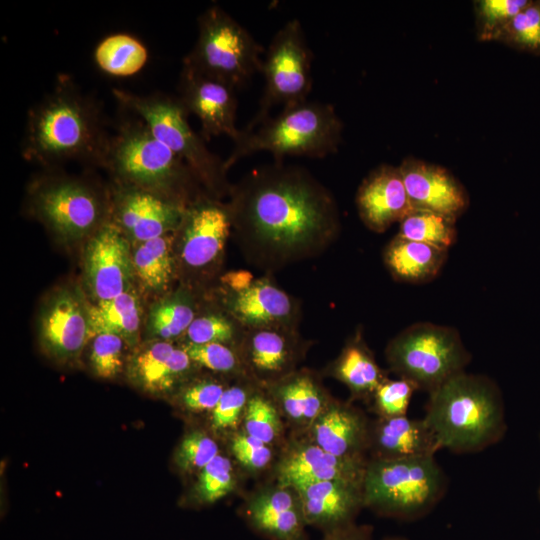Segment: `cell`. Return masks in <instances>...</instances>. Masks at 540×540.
Segmentation results:
<instances>
[{"instance_id":"cell-1","label":"cell","mask_w":540,"mask_h":540,"mask_svg":"<svg viewBox=\"0 0 540 540\" xmlns=\"http://www.w3.org/2000/svg\"><path fill=\"white\" fill-rule=\"evenodd\" d=\"M228 195L236 242L266 274L321 255L339 236L334 196L303 167L274 161L244 175Z\"/></svg>"},{"instance_id":"cell-2","label":"cell","mask_w":540,"mask_h":540,"mask_svg":"<svg viewBox=\"0 0 540 540\" xmlns=\"http://www.w3.org/2000/svg\"><path fill=\"white\" fill-rule=\"evenodd\" d=\"M110 138L99 102L60 74L28 111L21 155L44 168L69 160L104 167Z\"/></svg>"},{"instance_id":"cell-3","label":"cell","mask_w":540,"mask_h":540,"mask_svg":"<svg viewBox=\"0 0 540 540\" xmlns=\"http://www.w3.org/2000/svg\"><path fill=\"white\" fill-rule=\"evenodd\" d=\"M441 448L478 452L499 441L506 430L504 402L489 377L465 371L429 393L423 418Z\"/></svg>"},{"instance_id":"cell-4","label":"cell","mask_w":540,"mask_h":540,"mask_svg":"<svg viewBox=\"0 0 540 540\" xmlns=\"http://www.w3.org/2000/svg\"><path fill=\"white\" fill-rule=\"evenodd\" d=\"M120 108L122 113L111 134L104 164L115 182L156 193L186 207L209 195L201 191L203 186L192 169L160 142L140 117Z\"/></svg>"},{"instance_id":"cell-5","label":"cell","mask_w":540,"mask_h":540,"mask_svg":"<svg viewBox=\"0 0 540 540\" xmlns=\"http://www.w3.org/2000/svg\"><path fill=\"white\" fill-rule=\"evenodd\" d=\"M342 132V121L332 105L307 100L240 130L224 166L228 172L240 159L263 151L270 152L274 161L286 156L323 158L338 150Z\"/></svg>"},{"instance_id":"cell-6","label":"cell","mask_w":540,"mask_h":540,"mask_svg":"<svg viewBox=\"0 0 540 540\" xmlns=\"http://www.w3.org/2000/svg\"><path fill=\"white\" fill-rule=\"evenodd\" d=\"M112 94L120 107L140 117L152 134L192 169L207 194L219 200L229 193L232 184L226 177L224 160L191 128L177 96L162 92L141 95L119 88H113Z\"/></svg>"},{"instance_id":"cell-7","label":"cell","mask_w":540,"mask_h":540,"mask_svg":"<svg viewBox=\"0 0 540 540\" xmlns=\"http://www.w3.org/2000/svg\"><path fill=\"white\" fill-rule=\"evenodd\" d=\"M362 486L364 507L380 516L412 520L441 500L447 478L434 456L368 459Z\"/></svg>"},{"instance_id":"cell-8","label":"cell","mask_w":540,"mask_h":540,"mask_svg":"<svg viewBox=\"0 0 540 540\" xmlns=\"http://www.w3.org/2000/svg\"><path fill=\"white\" fill-rule=\"evenodd\" d=\"M385 357L393 373L428 393L463 372L471 361L457 329L431 322L414 323L396 334Z\"/></svg>"},{"instance_id":"cell-9","label":"cell","mask_w":540,"mask_h":540,"mask_svg":"<svg viewBox=\"0 0 540 540\" xmlns=\"http://www.w3.org/2000/svg\"><path fill=\"white\" fill-rule=\"evenodd\" d=\"M197 25V40L182 65L236 89L261 73L263 47L222 7H208Z\"/></svg>"},{"instance_id":"cell-10","label":"cell","mask_w":540,"mask_h":540,"mask_svg":"<svg viewBox=\"0 0 540 540\" xmlns=\"http://www.w3.org/2000/svg\"><path fill=\"white\" fill-rule=\"evenodd\" d=\"M45 169L30 188L29 204L33 214L59 238L78 241L110 220L111 196L86 179Z\"/></svg>"},{"instance_id":"cell-11","label":"cell","mask_w":540,"mask_h":540,"mask_svg":"<svg viewBox=\"0 0 540 540\" xmlns=\"http://www.w3.org/2000/svg\"><path fill=\"white\" fill-rule=\"evenodd\" d=\"M312 55L301 23L291 19L272 38L265 51L261 73L264 90L259 109L246 128L268 118L276 105L284 107L307 101L312 88Z\"/></svg>"},{"instance_id":"cell-12","label":"cell","mask_w":540,"mask_h":540,"mask_svg":"<svg viewBox=\"0 0 540 540\" xmlns=\"http://www.w3.org/2000/svg\"><path fill=\"white\" fill-rule=\"evenodd\" d=\"M232 224L226 204L209 195L186 208L175 231L177 267L192 279L213 275L221 266Z\"/></svg>"},{"instance_id":"cell-13","label":"cell","mask_w":540,"mask_h":540,"mask_svg":"<svg viewBox=\"0 0 540 540\" xmlns=\"http://www.w3.org/2000/svg\"><path fill=\"white\" fill-rule=\"evenodd\" d=\"M111 216L129 241L137 244L175 232L186 206L156 193L115 182L110 193Z\"/></svg>"},{"instance_id":"cell-14","label":"cell","mask_w":540,"mask_h":540,"mask_svg":"<svg viewBox=\"0 0 540 540\" xmlns=\"http://www.w3.org/2000/svg\"><path fill=\"white\" fill-rule=\"evenodd\" d=\"M220 304L245 329L298 330L301 304L267 274L239 288L223 286Z\"/></svg>"},{"instance_id":"cell-15","label":"cell","mask_w":540,"mask_h":540,"mask_svg":"<svg viewBox=\"0 0 540 540\" xmlns=\"http://www.w3.org/2000/svg\"><path fill=\"white\" fill-rule=\"evenodd\" d=\"M311 344L299 330L246 329L238 351L247 377L266 388L296 371Z\"/></svg>"},{"instance_id":"cell-16","label":"cell","mask_w":540,"mask_h":540,"mask_svg":"<svg viewBox=\"0 0 540 540\" xmlns=\"http://www.w3.org/2000/svg\"><path fill=\"white\" fill-rule=\"evenodd\" d=\"M84 272L86 285L97 302L113 299L130 290L134 270L129 239L111 220L89 239Z\"/></svg>"},{"instance_id":"cell-17","label":"cell","mask_w":540,"mask_h":540,"mask_svg":"<svg viewBox=\"0 0 540 540\" xmlns=\"http://www.w3.org/2000/svg\"><path fill=\"white\" fill-rule=\"evenodd\" d=\"M38 333L53 359L66 362L79 356L93 333L88 305L75 289L63 288L49 297L39 315Z\"/></svg>"},{"instance_id":"cell-18","label":"cell","mask_w":540,"mask_h":540,"mask_svg":"<svg viewBox=\"0 0 540 540\" xmlns=\"http://www.w3.org/2000/svg\"><path fill=\"white\" fill-rule=\"evenodd\" d=\"M178 90L177 97L185 111L199 119L205 140L220 135H227L233 141L238 138L235 87L182 65Z\"/></svg>"},{"instance_id":"cell-19","label":"cell","mask_w":540,"mask_h":540,"mask_svg":"<svg viewBox=\"0 0 540 540\" xmlns=\"http://www.w3.org/2000/svg\"><path fill=\"white\" fill-rule=\"evenodd\" d=\"M368 458H343L332 455L308 437L288 443L279 458L277 483L294 489L330 481H363Z\"/></svg>"},{"instance_id":"cell-20","label":"cell","mask_w":540,"mask_h":540,"mask_svg":"<svg viewBox=\"0 0 540 540\" xmlns=\"http://www.w3.org/2000/svg\"><path fill=\"white\" fill-rule=\"evenodd\" d=\"M242 516L268 540H308L300 496L292 487L277 483L259 489L245 501Z\"/></svg>"},{"instance_id":"cell-21","label":"cell","mask_w":540,"mask_h":540,"mask_svg":"<svg viewBox=\"0 0 540 540\" xmlns=\"http://www.w3.org/2000/svg\"><path fill=\"white\" fill-rule=\"evenodd\" d=\"M398 168L414 209L456 220L468 208L466 189L447 169L413 157L405 158Z\"/></svg>"},{"instance_id":"cell-22","label":"cell","mask_w":540,"mask_h":540,"mask_svg":"<svg viewBox=\"0 0 540 540\" xmlns=\"http://www.w3.org/2000/svg\"><path fill=\"white\" fill-rule=\"evenodd\" d=\"M355 200L361 221L376 233L400 223L414 210L399 168L387 164L378 166L363 179Z\"/></svg>"},{"instance_id":"cell-23","label":"cell","mask_w":540,"mask_h":540,"mask_svg":"<svg viewBox=\"0 0 540 540\" xmlns=\"http://www.w3.org/2000/svg\"><path fill=\"white\" fill-rule=\"evenodd\" d=\"M198 367L181 346L153 340L139 348L128 363L130 381L148 393L166 395L187 382Z\"/></svg>"},{"instance_id":"cell-24","label":"cell","mask_w":540,"mask_h":540,"mask_svg":"<svg viewBox=\"0 0 540 540\" xmlns=\"http://www.w3.org/2000/svg\"><path fill=\"white\" fill-rule=\"evenodd\" d=\"M362 482L330 480L296 489L307 525L325 534L355 524L364 508Z\"/></svg>"},{"instance_id":"cell-25","label":"cell","mask_w":540,"mask_h":540,"mask_svg":"<svg viewBox=\"0 0 540 540\" xmlns=\"http://www.w3.org/2000/svg\"><path fill=\"white\" fill-rule=\"evenodd\" d=\"M370 424L362 410L333 398L307 430V437L332 455L368 458Z\"/></svg>"},{"instance_id":"cell-26","label":"cell","mask_w":540,"mask_h":540,"mask_svg":"<svg viewBox=\"0 0 540 540\" xmlns=\"http://www.w3.org/2000/svg\"><path fill=\"white\" fill-rule=\"evenodd\" d=\"M441 449L424 419L405 416L371 421L368 459H403L434 456Z\"/></svg>"},{"instance_id":"cell-27","label":"cell","mask_w":540,"mask_h":540,"mask_svg":"<svg viewBox=\"0 0 540 540\" xmlns=\"http://www.w3.org/2000/svg\"><path fill=\"white\" fill-rule=\"evenodd\" d=\"M263 389L282 418L301 431H307L333 400L319 374L309 369H297Z\"/></svg>"},{"instance_id":"cell-28","label":"cell","mask_w":540,"mask_h":540,"mask_svg":"<svg viewBox=\"0 0 540 540\" xmlns=\"http://www.w3.org/2000/svg\"><path fill=\"white\" fill-rule=\"evenodd\" d=\"M324 373L343 383L350 391L351 400L368 403L377 387L388 378L365 342L361 328L346 341Z\"/></svg>"},{"instance_id":"cell-29","label":"cell","mask_w":540,"mask_h":540,"mask_svg":"<svg viewBox=\"0 0 540 540\" xmlns=\"http://www.w3.org/2000/svg\"><path fill=\"white\" fill-rule=\"evenodd\" d=\"M447 253L448 250L396 235L384 248L383 261L396 281L421 284L439 274Z\"/></svg>"},{"instance_id":"cell-30","label":"cell","mask_w":540,"mask_h":540,"mask_svg":"<svg viewBox=\"0 0 540 540\" xmlns=\"http://www.w3.org/2000/svg\"><path fill=\"white\" fill-rule=\"evenodd\" d=\"M174 242L175 232L139 243L133 251L134 275L147 289L166 291L176 277Z\"/></svg>"},{"instance_id":"cell-31","label":"cell","mask_w":540,"mask_h":540,"mask_svg":"<svg viewBox=\"0 0 540 540\" xmlns=\"http://www.w3.org/2000/svg\"><path fill=\"white\" fill-rule=\"evenodd\" d=\"M199 309L192 288L183 285L151 307L147 320V334L152 339L164 341L184 336L199 314Z\"/></svg>"},{"instance_id":"cell-32","label":"cell","mask_w":540,"mask_h":540,"mask_svg":"<svg viewBox=\"0 0 540 540\" xmlns=\"http://www.w3.org/2000/svg\"><path fill=\"white\" fill-rule=\"evenodd\" d=\"M88 313L94 336L110 333L121 337L130 347L138 343L141 305L134 292L128 290L113 299L89 305Z\"/></svg>"},{"instance_id":"cell-33","label":"cell","mask_w":540,"mask_h":540,"mask_svg":"<svg viewBox=\"0 0 540 540\" xmlns=\"http://www.w3.org/2000/svg\"><path fill=\"white\" fill-rule=\"evenodd\" d=\"M146 45L134 35L113 33L101 39L93 51V60L103 73L112 77H130L148 62Z\"/></svg>"},{"instance_id":"cell-34","label":"cell","mask_w":540,"mask_h":540,"mask_svg":"<svg viewBox=\"0 0 540 540\" xmlns=\"http://www.w3.org/2000/svg\"><path fill=\"white\" fill-rule=\"evenodd\" d=\"M455 222L433 211L414 209L400 222L397 235L448 250L456 242Z\"/></svg>"},{"instance_id":"cell-35","label":"cell","mask_w":540,"mask_h":540,"mask_svg":"<svg viewBox=\"0 0 540 540\" xmlns=\"http://www.w3.org/2000/svg\"><path fill=\"white\" fill-rule=\"evenodd\" d=\"M239 322L221 305L199 312L184 334L185 342L222 343L239 346L245 332Z\"/></svg>"},{"instance_id":"cell-36","label":"cell","mask_w":540,"mask_h":540,"mask_svg":"<svg viewBox=\"0 0 540 540\" xmlns=\"http://www.w3.org/2000/svg\"><path fill=\"white\" fill-rule=\"evenodd\" d=\"M242 431L274 446L283 436L282 416L265 389L257 387L249 398L242 420Z\"/></svg>"},{"instance_id":"cell-37","label":"cell","mask_w":540,"mask_h":540,"mask_svg":"<svg viewBox=\"0 0 540 540\" xmlns=\"http://www.w3.org/2000/svg\"><path fill=\"white\" fill-rule=\"evenodd\" d=\"M181 347L198 367L236 380L248 378L237 347L222 343L189 342H184Z\"/></svg>"},{"instance_id":"cell-38","label":"cell","mask_w":540,"mask_h":540,"mask_svg":"<svg viewBox=\"0 0 540 540\" xmlns=\"http://www.w3.org/2000/svg\"><path fill=\"white\" fill-rule=\"evenodd\" d=\"M494 40L527 53L540 55V1H529Z\"/></svg>"},{"instance_id":"cell-39","label":"cell","mask_w":540,"mask_h":540,"mask_svg":"<svg viewBox=\"0 0 540 540\" xmlns=\"http://www.w3.org/2000/svg\"><path fill=\"white\" fill-rule=\"evenodd\" d=\"M236 482L232 461L219 454L198 473L194 498L202 505L213 504L228 495Z\"/></svg>"},{"instance_id":"cell-40","label":"cell","mask_w":540,"mask_h":540,"mask_svg":"<svg viewBox=\"0 0 540 540\" xmlns=\"http://www.w3.org/2000/svg\"><path fill=\"white\" fill-rule=\"evenodd\" d=\"M259 387L248 378L229 385L211 413V427L218 432L234 431L242 423L250 396Z\"/></svg>"},{"instance_id":"cell-41","label":"cell","mask_w":540,"mask_h":540,"mask_svg":"<svg viewBox=\"0 0 540 540\" xmlns=\"http://www.w3.org/2000/svg\"><path fill=\"white\" fill-rule=\"evenodd\" d=\"M217 455L219 447L216 441L204 431L192 430L181 439L174 462L182 472L199 473Z\"/></svg>"},{"instance_id":"cell-42","label":"cell","mask_w":540,"mask_h":540,"mask_svg":"<svg viewBox=\"0 0 540 540\" xmlns=\"http://www.w3.org/2000/svg\"><path fill=\"white\" fill-rule=\"evenodd\" d=\"M416 387L403 378H386L375 390L371 400L372 411L377 417L405 416Z\"/></svg>"},{"instance_id":"cell-43","label":"cell","mask_w":540,"mask_h":540,"mask_svg":"<svg viewBox=\"0 0 540 540\" xmlns=\"http://www.w3.org/2000/svg\"><path fill=\"white\" fill-rule=\"evenodd\" d=\"M228 386L215 377L190 378L180 387L178 400L188 412H211Z\"/></svg>"},{"instance_id":"cell-44","label":"cell","mask_w":540,"mask_h":540,"mask_svg":"<svg viewBox=\"0 0 540 540\" xmlns=\"http://www.w3.org/2000/svg\"><path fill=\"white\" fill-rule=\"evenodd\" d=\"M529 0H481L476 4L479 37L494 40L502 28Z\"/></svg>"},{"instance_id":"cell-45","label":"cell","mask_w":540,"mask_h":540,"mask_svg":"<svg viewBox=\"0 0 540 540\" xmlns=\"http://www.w3.org/2000/svg\"><path fill=\"white\" fill-rule=\"evenodd\" d=\"M125 341L115 334L100 333L93 339L90 362L94 373L104 379L114 378L123 367Z\"/></svg>"},{"instance_id":"cell-46","label":"cell","mask_w":540,"mask_h":540,"mask_svg":"<svg viewBox=\"0 0 540 540\" xmlns=\"http://www.w3.org/2000/svg\"><path fill=\"white\" fill-rule=\"evenodd\" d=\"M230 451L236 462L246 471L258 473L265 470L274 458L273 446L268 445L242 430L234 432Z\"/></svg>"},{"instance_id":"cell-47","label":"cell","mask_w":540,"mask_h":540,"mask_svg":"<svg viewBox=\"0 0 540 540\" xmlns=\"http://www.w3.org/2000/svg\"><path fill=\"white\" fill-rule=\"evenodd\" d=\"M373 527L353 524L348 527L325 533L322 540H373Z\"/></svg>"},{"instance_id":"cell-48","label":"cell","mask_w":540,"mask_h":540,"mask_svg":"<svg viewBox=\"0 0 540 540\" xmlns=\"http://www.w3.org/2000/svg\"><path fill=\"white\" fill-rule=\"evenodd\" d=\"M382 540H407V539L403 537H386Z\"/></svg>"}]
</instances>
